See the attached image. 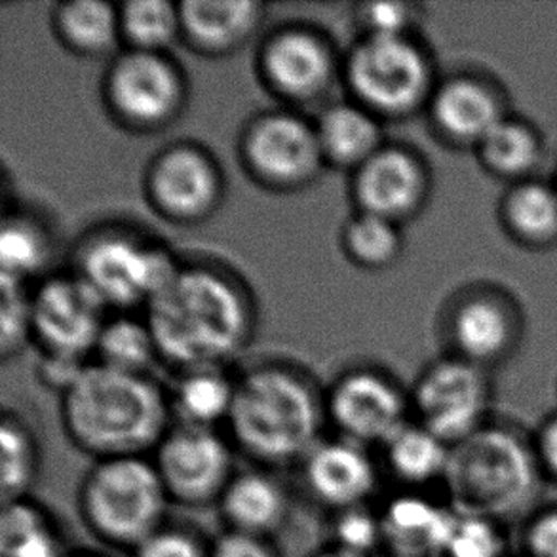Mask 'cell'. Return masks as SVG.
Segmentation results:
<instances>
[{
    "mask_svg": "<svg viewBox=\"0 0 557 557\" xmlns=\"http://www.w3.org/2000/svg\"><path fill=\"white\" fill-rule=\"evenodd\" d=\"M145 310L160 358L182 373L223 368L246 348L256 327L248 292L211 264H182Z\"/></svg>",
    "mask_w": 557,
    "mask_h": 557,
    "instance_id": "cell-1",
    "label": "cell"
},
{
    "mask_svg": "<svg viewBox=\"0 0 557 557\" xmlns=\"http://www.w3.org/2000/svg\"><path fill=\"white\" fill-rule=\"evenodd\" d=\"M170 396L149 375L88 363L61 394L69 440L96 460L149 457L172 429Z\"/></svg>",
    "mask_w": 557,
    "mask_h": 557,
    "instance_id": "cell-2",
    "label": "cell"
},
{
    "mask_svg": "<svg viewBox=\"0 0 557 557\" xmlns=\"http://www.w3.org/2000/svg\"><path fill=\"white\" fill-rule=\"evenodd\" d=\"M325 396L302 371L257 363L236 379L226 419L231 442L264 467L301 462L322 440Z\"/></svg>",
    "mask_w": 557,
    "mask_h": 557,
    "instance_id": "cell-3",
    "label": "cell"
},
{
    "mask_svg": "<svg viewBox=\"0 0 557 557\" xmlns=\"http://www.w3.org/2000/svg\"><path fill=\"white\" fill-rule=\"evenodd\" d=\"M170 503L149 457L96 460L78 487L84 525L119 550L134 552L164 528Z\"/></svg>",
    "mask_w": 557,
    "mask_h": 557,
    "instance_id": "cell-4",
    "label": "cell"
},
{
    "mask_svg": "<svg viewBox=\"0 0 557 557\" xmlns=\"http://www.w3.org/2000/svg\"><path fill=\"white\" fill-rule=\"evenodd\" d=\"M444 482L455 510L497 520L533 495L535 459L512 432L482 426L453 445Z\"/></svg>",
    "mask_w": 557,
    "mask_h": 557,
    "instance_id": "cell-5",
    "label": "cell"
},
{
    "mask_svg": "<svg viewBox=\"0 0 557 557\" xmlns=\"http://www.w3.org/2000/svg\"><path fill=\"white\" fill-rule=\"evenodd\" d=\"M162 244L128 228H103L86 236L75 251V272L111 309H134L151 301L182 269Z\"/></svg>",
    "mask_w": 557,
    "mask_h": 557,
    "instance_id": "cell-6",
    "label": "cell"
},
{
    "mask_svg": "<svg viewBox=\"0 0 557 557\" xmlns=\"http://www.w3.org/2000/svg\"><path fill=\"white\" fill-rule=\"evenodd\" d=\"M352 101L376 119H399L426 101L432 67L411 37L362 35L343 63Z\"/></svg>",
    "mask_w": 557,
    "mask_h": 557,
    "instance_id": "cell-7",
    "label": "cell"
},
{
    "mask_svg": "<svg viewBox=\"0 0 557 557\" xmlns=\"http://www.w3.org/2000/svg\"><path fill=\"white\" fill-rule=\"evenodd\" d=\"M103 99L107 111L124 128L159 132L183 113L187 83L166 53L126 48L107 69Z\"/></svg>",
    "mask_w": 557,
    "mask_h": 557,
    "instance_id": "cell-8",
    "label": "cell"
},
{
    "mask_svg": "<svg viewBox=\"0 0 557 557\" xmlns=\"http://www.w3.org/2000/svg\"><path fill=\"white\" fill-rule=\"evenodd\" d=\"M240 160L259 185L280 193L309 187L327 166L317 124L289 109L259 114L246 124Z\"/></svg>",
    "mask_w": 557,
    "mask_h": 557,
    "instance_id": "cell-9",
    "label": "cell"
},
{
    "mask_svg": "<svg viewBox=\"0 0 557 557\" xmlns=\"http://www.w3.org/2000/svg\"><path fill=\"white\" fill-rule=\"evenodd\" d=\"M152 462L172 503L218 505L234 474L233 442L215 429L175 422L152 451Z\"/></svg>",
    "mask_w": 557,
    "mask_h": 557,
    "instance_id": "cell-10",
    "label": "cell"
},
{
    "mask_svg": "<svg viewBox=\"0 0 557 557\" xmlns=\"http://www.w3.org/2000/svg\"><path fill=\"white\" fill-rule=\"evenodd\" d=\"M257 69L264 86L295 107L320 103L343 73L332 42L305 25H286L264 38Z\"/></svg>",
    "mask_w": 557,
    "mask_h": 557,
    "instance_id": "cell-11",
    "label": "cell"
},
{
    "mask_svg": "<svg viewBox=\"0 0 557 557\" xmlns=\"http://www.w3.org/2000/svg\"><path fill=\"white\" fill-rule=\"evenodd\" d=\"M107 302L76 272L53 274L30 289L33 339L42 352L83 358L96 350Z\"/></svg>",
    "mask_w": 557,
    "mask_h": 557,
    "instance_id": "cell-12",
    "label": "cell"
},
{
    "mask_svg": "<svg viewBox=\"0 0 557 557\" xmlns=\"http://www.w3.org/2000/svg\"><path fill=\"white\" fill-rule=\"evenodd\" d=\"M145 195L154 211L177 225H196L215 213L225 180L202 147L177 144L160 151L145 174Z\"/></svg>",
    "mask_w": 557,
    "mask_h": 557,
    "instance_id": "cell-13",
    "label": "cell"
},
{
    "mask_svg": "<svg viewBox=\"0 0 557 557\" xmlns=\"http://www.w3.org/2000/svg\"><path fill=\"white\" fill-rule=\"evenodd\" d=\"M327 421L341 437L371 447H383L409 419V401L391 376L370 368L341 375L325 396Z\"/></svg>",
    "mask_w": 557,
    "mask_h": 557,
    "instance_id": "cell-14",
    "label": "cell"
},
{
    "mask_svg": "<svg viewBox=\"0 0 557 557\" xmlns=\"http://www.w3.org/2000/svg\"><path fill=\"white\" fill-rule=\"evenodd\" d=\"M487 401L490 392L482 371L460 360L429 368L411 396L417 422L451 447L482 429Z\"/></svg>",
    "mask_w": 557,
    "mask_h": 557,
    "instance_id": "cell-15",
    "label": "cell"
},
{
    "mask_svg": "<svg viewBox=\"0 0 557 557\" xmlns=\"http://www.w3.org/2000/svg\"><path fill=\"white\" fill-rule=\"evenodd\" d=\"M426 196L421 160L404 147L383 145L352 172L356 210L401 223L419 211Z\"/></svg>",
    "mask_w": 557,
    "mask_h": 557,
    "instance_id": "cell-16",
    "label": "cell"
},
{
    "mask_svg": "<svg viewBox=\"0 0 557 557\" xmlns=\"http://www.w3.org/2000/svg\"><path fill=\"white\" fill-rule=\"evenodd\" d=\"M302 480L310 495L333 512L370 505L379 485V470L368 447L347 437L322 440L301 460Z\"/></svg>",
    "mask_w": 557,
    "mask_h": 557,
    "instance_id": "cell-17",
    "label": "cell"
},
{
    "mask_svg": "<svg viewBox=\"0 0 557 557\" xmlns=\"http://www.w3.org/2000/svg\"><path fill=\"white\" fill-rule=\"evenodd\" d=\"M381 516L386 557H444L457 510L421 493H399Z\"/></svg>",
    "mask_w": 557,
    "mask_h": 557,
    "instance_id": "cell-18",
    "label": "cell"
},
{
    "mask_svg": "<svg viewBox=\"0 0 557 557\" xmlns=\"http://www.w3.org/2000/svg\"><path fill=\"white\" fill-rule=\"evenodd\" d=\"M182 38L203 55H228L249 42L263 25L264 4L256 0L180 2Z\"/></svg>",
    "mask_w": 557,
    "mask_h": 557,
    "instance_id": "cell-19",
    "label": "cell"
},
{
    "mask_svg": "<svg viewBox=\"0 0 557 557\" xmlns=\"http://www.w3.org/2000/svg\"><path fill=\"white\" fill-rule=\"evenodd\" d=\"M228 531L271 539L289 520V497L274 475L261 470L234 474L219 498Z\"/></svg>",
    "mask_w": 557,
    "mask_h": 557,
    "instance_id": "cell-20",
    "label": "cell"
},
{
    "mask_svg": "<svg viewBox=\"0 0 557 557\" xmlns=\"http://www.w3.org/2000/svg\"><path fill=\"white\" fill-rule=\"evenodd\" d=\"M325 164L355 172L383 147L381 119L356 101L325 107L317 122Z\"/></svg>",
    "mask_w": 557,
    "mask_h": 557,
    "instance_id": "cell-21",
    "label": "cell"
},
{
    "mask_svg": "<svg viewBox=\"0 0 557 557\" xmlns=\"http://www.w3.org/2000/svg\"><path fill=\"white\" fill-rule=\"evenodd\" d=\"M430 113L444 136L478 145L505 121L495 96L468 78L445 83L434 94Z\"/></svg>",
    "mask_w": 557,
    "mask_h": 557,
    "instance_id": "cell-22",
    "label": "cell"
},
{
    "mask_svg": "<svg viewBox=\"0 0 557 557\" xmlns=\"http://www.w3.org/2000/svg\"><path fill=\"white\" fill-rule=\"evenodd\" d=\"M53 33L71 52L96 58L122 40L119 7L106 0H67L55 7Z\"/></svg>",
    "mask_w": 557,
    "mask_h": 557,
    "instance_id": "cell-23",
    "label": "cell"
},
{
    "mask_svg": "<svg viewBox=\"0 0 557 557\" xmlns=\"http://www.w3.org/2000/svg\"><path fill=\"white\" fill-rule=\"evenodd\" d=\"M381 449L388 472L409 487L444 480L451 457V445L419 422H407Z\"/></svg>",
    "mask_w": 557,
    "mask_h": 557,
    "instance_id": "cell-24",
    "label": "cell"
},
{
    "mask_svg": "<svg viewBox=\"0 0 557 557\" xmlns=\"http://www.w3.org/2000/svg\"><path fill=\"white\" fill-rule=\"evenodd\" d=\"M236 379L223 368L183 371L170 396L172 413L180 424L215 429L231 413Z\"/></svg>",
    "mask_w": 557,
    "mask_h": 557,
    "instance_id": "cell-25",
    "label": "cell"
},
{
    "mask_svg": "<svg viewBox=\"0 0 557 557\" xmlns=\"http://www.w3.org/2000/svg\"><path fill=\"white\" fill-rule=\"evenodd\" d=\"M52 240L45 225L30 215L7 213L0 228V278L27 284L45 271Z\"/></svg>",
    "mask_w": 557,
    "mask_h": 557,
    "instance_id": "cell-26",
    "label": "cell"
},
{
    "mask_svg": "<svg viewBox=\"0 0 557 557\" xmlns=\"http://www.w3.org/2000/svg\"><path fill=\"white\" fill-rule=\"evenodd\" d=\"M2 557H67L52 518L29 498L2 505Z\"/></svg>",
    "mask_w": 557,
    "mask_h": 557,
    "instance_id": "cell-27",
    "label": "cell"
},
{
    "mask_svg": "<svg viewBox=\"0 0 557 557\" xmlns=\"http://www.w3.org/2000/svg\"><path fill=\"white\" fill-rule=\"evenodd\" d=\"M40 470L37 437L20 414L2 413L0 421V487L2 505L29 495Z\"/></svg>",
    "mask_w": 557,
    "mask_h": 557,
    "instance_id": "cell-28",
    "label": "cell"
},
{
    "mask_svg": "<svg viewBox=\"0 0 557 557\" xmlns=\"http://www.w3.org/2000/svg\"><path fill=\"white\" fill-rule=\"evenodd\" d=\"M94 352L101 366L136 375H149V368L160 358L147 320L134 317L109 318Z\"/></svg>",
    "mask_w": 557,
    "mask_h": 557,
    "instance_id": "cell-29",
    "label": "cell"
},
{
    "mask_svg": "<svg viewBox=\"0 0 557 557\" xmlns=\"http://www.w3.org/2000/svg\"><path fill=\"white\" fill-rule=\"evenodd\" d=\"M121 35L132 50L162 52L182 38L180 4L168 0H129L119 7Z\"/></svg>",
    "mask_w": 557,
    "mask_h": 557,
    "instance_id": "cell-30",
    "label": "cell"
},
{
    "mask_svg": "<svg viewBox=\"0 0 557 557\" xmlns=\"http://www.w3.org/2000/svg\"><path fill=\"white\" fill-rule=\"evenodd\" d=\"M453 337L470 360H490L510 341V320L497 302L475 299L460 307L453 320Z\"/></svg>",
    "mask_w": 557,
    "mask_h": 557,
    "instance_id": "cell-31",
    "label": "cell"
},
{
    "mask_svg": "<svg viewBox=\"0 0 557 557\" xmlns=\"http://www.w3.org/2000/svg\"><path fill=\"white\" fill-rule=\"evenodd\" d=\"M341 240L348 259L368 271H383L396 263L404 244L398 223L358 210L343 226Z\"/></svg>",
    "mask_w": 557,
    "mask_h": 557,
    "instance_id": "cell-32",
    "label": "cell"
},
{
    "mask_svg": "<svg viewBox=\"0 0 557 557\" xmlns=\"http://www.w3.org/2000/svg\"><path fill=\"white\" fill-rule=\"evenodd\" d=\"M485 164L503 175H521L535 166L541 144L525 124L503 121L480 144Z\"/></svg>",
    "mask_w": 557,
    "mask_h": 557,
    "instance_id": "cell-33",
    "label": "cell"
},
{
    "mask_svg": "<svg viewBox=\"0 0 557 557\" xmlns=\"http://www.w3.org/2000/svg\"><path fill=\"white\" fill-rule=\"evenodd\" d=\"M510 225L529 240H548L557 234V188L528 183L516 188L506 202Z\"/></svg>",
    "mask_w": 557,
    "mask_h": 557,
    "instance_id": "cell-34",
    "label": "cell"
},
{
    "mask_svg": "<svg viewBox=\"0 0 557 557\" xmlns=\"http://www.w3.org/2000/svg\"><path fill=\"white\" fill-rule=\"evenodd\" d=\"M33 339L30 289L15 280L0 278V356L8 362Z\"/></svg>",
    "mask_w": 557,
    "mask_h": 557,
    "instance_id": "cell-35",
    "label": "cell"
},
{
    "mask_svg": "<svg viewBox=\"0 0 557 557\" xmlns=\"http://www.w3.org/2000/svg\"><path fill=\"white\" fill-rule=\"evenodd\" d=\"M505 548L497 520L457 510L444 557H503Z\"/></svg>",
    "mask_w": 557,
    "mask_h": 557,
    "instance_id": "cell-36",
    "label": "cell"
},
{
    "mask_svg": "<svg viewBox=\"0 0 557 557\" xmlns=\"http://www.w3.org/2000/svg\"><path fill=\"white\" fill-rule=\"evenodd\" d=\"M358 556L375 557L383 550L381 516L370 505L333 512L332 543Z\"/></svg>",
    "mask_w": 557,
    "mask_h": 557,
    "instance_id": "cell-37",
    "label": "cell"
},
{
    "mask_svg": "<svg viewBox=\"0 0 557 557\" xmlns=\"http://www.w3.org/2000/svg\"><path fill=\"white\" fill-rule=\"evenodd\" d=\"M417 17V7L406 2H368L356 12L362 35L375 37H411Z\"/></svg>",
    "mask_w": 557,
    "mask_h": 557,
    "instance_id": "cell-38",
    "label": "cell"
},
{
    "mask_svg": "<svg viewBox=\"0 0 557 557\" xmlns=\"http://www.w3.org/2000/svg\"><path fill=\"white\" fill-rule=\"evenodd\" d=\"M132 554L134 557H210V544L203 543L196 531L164 525Z\"/></svg>",
    "mask_w": 557,
    "mask_h": 557,
    "instance_id": "cell-39",
    "label": "cell"
},
{
    "mask_svg": "<svg viewBox=\"0 0 557 557\" xmlns=\"http://www.w3.org/2000/svg\"><path fill=\"white\" fill-rule=\"evenodd\" d=\"M86 366L88 362L83 358L42 352L38 360L37 375L48 388L65 394L76 383V379L83 375Z\"/></svg>",
    "mask_w": 557,
    "mask_h": 557,
    "instance_id": "cell-40",
    "label": "cell"
},
{
    "mask_svg": "<svg viewBox=\"0 0 557 557\" xmlns=\"http://www.w3.org/2000/svg\"><path fill=\"white\" fill-rule=\"evenodd\" d=\"M210 557H282L271 539L244 535L226 529L210 544Z\"/></svg>",
    "mask_w": 557,
    "mask_h": 557,
    "instance_id": "cell-41",
    "label": "cell"
},
{
    "mask_svg": "<svg viewBox=\"0 0 557 557\" xmlns=\"http://www.w3.org/2000/svg\"><path fill=\"white\" fill-rule=\"evenodd\" d=\"M528 544L533 557H557V510L541 513L531 521Z\"/></svg>",
    "mask_w": 557,
    "mask_h": 557,
    "instance_id": "cell-42",
    "label": "cell"
},
{
    "mask_svg": "<svg viewBox=\"0 0 557 557\" xmlns=\"http://www.w3.org/2000/svg\"><path fill=\"white\" fill-rule=\"evenodd\" d=\"M539 451L543 457L544 465L550 468V472L557 474V417H554L543 430Z\"/></svg>",
    "mask_w": 557,
    "mask_h": 557,
    "instance_id": "cell-43",
    "label": "cell"
},
{
    "mask_svg": "<svg viewBox=\"0 0 557 557\" xmlns=\"http://www.w3.org/2000/svg\"><path fill=\"white\" fill-rule=\"evenodd\" d=\"M312 557H366L358 556V554H352V552L343 550L339 546H333V544H327L324 548H320V550L314 554Z\"/></svg>",
    "mask_w": 557,
    "mask_h": 557,
    "instance_id": "cell-44",
    "label": "cell"
},
{
    "mask_svg": "<svg viewBox=\"0 0 557 557\" xmlns=\"http://www.w3.org/2000/svg\"><path fill=\"white\" fill-rule=\"evenodd\" d=\"M78 557H94V556H78Z\"/></svg>",
    "mask_w": 557,
    "mask_h": 557,
    "instance_id": "cell-45",
    "label": "cell"
}]
</instances>
